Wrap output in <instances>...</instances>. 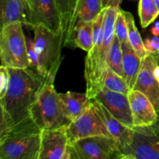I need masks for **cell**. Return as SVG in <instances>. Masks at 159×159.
<instances>
[{
    "label": "cell",
    "mask_w": 159,
    "mask_h": 159,
    "mask_svg": "<svg viewBox=\"0 0 159 159\" xmlns=\"http://www.w3.org/2000/svg\"><path fill=\"white\" fill-rule=\"evenodd\" d=\"M9 85L5 96L0 99V137L12 126L30 116V110L43 88L53 80L33 67L8 68Z\"/></svg>",
    "instance_id": "obj_1"
},
{
    "label": "cell",
    "mask_w": 159,
    "mask_h": 159,
    "mask_svg": "<svg viewBox=\"0 0 159 159\" xmlns=\"http://www.w3.org/2000/svg\"><path fill=\"white\" fill-rule=\"evenodd\" d=\"M120 7L106 8L103 33L93 43L85 61V79L86 92L90 99H94L103 87V80L108 68V58L115 36L114 26Z\"/></svg>",
    "instance_id": "obj_2"
},
{
    "label": "cell",
    "mask_w": 159,
    "mask_h": 159,
    "mask_svg": "<svg viewBox=\"0 0 159 159\" xmlns=\"http://www.w3.org/2000/svg\"><path fill=\"white\" fill-rule=\"evenodd\" d=\"M42 130L31 116L0 137V159H39Z\"/></svg>",
    "instance_id": "obj_3"
},
{
    "label": "cell",
    "mask_w": 159,
    "mask_h": 159,
    "mask_svg": "<svg viewBox=\"0 0 159 159\" xmlns=\"http://www.w3.org/2000/svg\"><path fill=\"white\" fill-rule=\"evenodd\" d=\"M54 80L47 83L30 110V116L41 130L66 128L72 121L65 111Z\"/></svg>",
    "instance_id": "obj_4"
},
{
    "label": "cell",
    "mask_w": 159,
    "mask_h": 159,
    "mask_svg": "<svg viewBox=\"0 0 159 159\" xmlns=\"http://www.w3.org/2000/svg\"><path fill=\"white\" fill-rule=\"evenodd\" d=\"M39 60V70L54 80L62 61L61 50L65 42L63 34H55L42 25L31 27Z\"/></svg>",
    "instance_id": "obj_5"
},
{
    "label": "cell",
    "mask_w": 159,
    "mask_h": 159,
    "mask_svg": "<svg viewBox=\"0 0 159 159\" xmlns=\"http://www.w3.org/2000/svg\"><path fill=\"white\" fill-rule=\"evenodd\" d=\"M21 23H13L1 28L0 57L7 68H26L30 66L26 38Z\"/></svg>",
    "instance_id": "obj_6"
},
{
    "label": "cell",
    "mask_w": 159,
    "mask_h": 159,
    "mask_svg": "<svg viewBox=\"0 0 159 159\" xmlns=\"http://www.w3.org/2000/svg\"><path fill=\"white\" fill-rule=\"evenodd\" d=\"M122 159H159V130L154 124L134 128L128 145L121 150Z\"/></svg>",
    "instance_id": "obj_7"
},
{
    "label": "cell",
    "mask_w": 159,
    "mask_h": 159,
    "mask_svg": "<svg viewBox=\"0 0 159 159\" xmlns=\"http://www.w3.org/2000/svg\"><path fill=\"white\" fill-rule=\"evenodd\" d=\"M75 149L79 159L120 158V148L111 136L96 135L70 143Z\"/></svg>",
    "instance_id": "obj_8"
},
{
    "label": "cell",
    "mask_w": 159,
    "mask_h": 159,
    "mask_svg": "<svg viewBox=\"0 0 159 159\" xmlns=\"http://www.w3.org/2000/svg\"><path fill=\"white\" fill-rule=\"evenodd\" d=\"M30 27L42 25L55 34H63L61 16L55 0H26Z\"/></svg>",
    "instance_id": "obj_9"
},
{
    "label": "cell",
    "mask_w": 159,
    "mask_h": 159,
    "mask_svg": "<svg viewBox=\"0 0 159 159\" xmlns=\"http://www.w3.org/2000/svg\"><path fill=\"white\" fill-rule=\"evenodd\" d=\"M65 129L70 143L96 135L111 136L92 105Z\"/></svg>",
    "instance_id": "obj_10"
},
{
    "label": "cell",
    "mask_w": 159,
    "mask_h": 159,
    "mask_svg": "<svg viewBox=\"0 0 159 159\" xmlns=\"http://www.w3.org/2000/svg\"><path fill=\"white\" fill-rule=\"evenodd\" d=\"M158 61L157 54L148 53L144 56L134 87V89L143 93L150 99L156 111L159 108V83L155 77L154 70Z\"/></svg>",
    "instance_id": "obj_11"
},
{
    "label": "cell",
    "mask_w": 159,
    "mask_h": 159,
    "mask_svg": "<svg viewBox=\"0 0 159 159\" xmlns=\"http://www.w3.org/2000/svg\"><path fill=\"white\" fill-rule=\"evenodd\" d=\"M94 99L101 102L123 124L130 128H134L128 95L102 88Z\"/></svg>",
    "instance_id": "obj_12"
},
{
    "label": "cell",
    "mask_w": 159,
    "mask_h": 159,
    "mask_svg": "<svg viewBox=\"0 0 159 159\" xmlns=\"http://www.w3.org/2000/svg\"><path fill=\"white\" fill-rule=\"evenodd\" d=\"M69 143L65 128L42 130L39 159H64Z\"/></svg>",
    "instance_id": "obj_13"
},
{
    "label": "cell",
    "mask_w": 159,
    "mask_h": 159,
    "mask_svg": "<svg viewBox=\"0 0 159 159\" xmlns=\"http://www.w3.org/2000/svg\"><path fill=\"white\" fill-rule=\"evenodd\" d=\"M92 106L110 134L119 144L120 150L128 145L134 135V129L127 127L115 118L101 102L92 99Z\"/></svg>",
    "instance_id": "obj_14"
},
{
    "label": "cell",
    "mask_w": 159,
    "mask_h": 159,
    "mask_svg": "<svg viewBox=\"0 0 159 159\" xmlns=\"http://www.w3.org/2000/svg\"><path fill=\"white\" fill-rule=\"evenodd\" d=\"M128 98L135 127L150 126L156 122V110L144 93L132 89L129 93Z\"/></svg>",
    "instance_id": "obj_15"
},
{
    "label": "cell",
    "mask_w": 159,
    "mask_h": 159,
    "mask_svg": "<svg viewBox=\"0 0 159 159\" xmlns=\"http://www.w3.org/2000/svg\"><path fill=\"white\" fill-rule=\"evenodd\" d=\"M29 9L26 0H0L1 28L13 23L28 25Z\"/></svg>",
    "instance_id": "obj_16"
},
{
    "label": "cell",
    "mask_w": 159,
    "mask_h": 159,
    "mask_svg": "<svg viewBox=\"0 0 159 159\" xmlns=\"http://www.w3.org/2000/svg\"><path fill=\"white\" fill-rule=\"evenodd\" d=\"M123 51V68L124 78L130 87L134 89L137 77L141 66L142 59L138 56L129 41L121 43Z\"/></svg>",
    "instance_id": "obj_17"
},
{
    "label": "cell",
    "mask_w": 159,
    "mask_h": 159,
    "mask_svg": "<svg viewBox=\"0 0 159 159\" xmlns=\"http://www.w3.org/2000/svg\"><path fill=\"white\" fill-rule=\"evenodd\" d=\"M102 0H79L75 11L71 30L64 44L68 43L70 35L76 25L82 22H94L102 10Z\"/></svg>",
    "instance_id": "obj_18"
},
{
    "label": "cell",
    "mask_w": 159,
    "mask_h": 159,
    "mask_svg": "<svg viewBox=\"0 0 159 159\" xmlns=\"http://www.w3.org/2000/svg\"><path fill=\"white\" fill-rule=\"evenodd\" d=\"M59 96L71 121L79 117L92 105V99L88 97L86 93L68 91L65 93H59Z\"/></svg>",
    "instance_id": "obj_19"
},
{
    "label": "cell",
    "mask_w": 159,
    "mask_h": 159,
    "mask_svg": "<svg viewBox=\"0 0 159 159\" xmlns=\"http://www.w3.org/2000/svg\"><path fill=\"white\" fill-rule=\"evenodd\" d=\"M93 23L82 22L75 26L65 46L79 48L87 53L93 47Z\"/></svg>",
    "instance_id": "obj_20"
},
{
    "label": "cell",
    "mask_w": 159,
    "mask_h": 159,
    "mask_svg": "<svg viewBox=\"0 0 159 159\" xmlns=\"http://www.w3.org/2000/svg\"><path fill=\"white\" fill-rule=\"evenodd\" d=\"M123 12H124L126 22H127L128 41L130 42V43L133 47L137 54H138V56L141 59H143L144 56L148 54V52L145 49V47H144V41H143L142 38L140 35L139 31H138V28L135 25V21L133 15L130 12L124 10H123Z\"/></svg>",
    "instance_id": "obj_21"
},
{
    "label": "cell",
    "mask_w": 159,
    "mask_h": 159,
    "mask_svg": "<svg viewBox=\"0 0 159 159\" xmlns=\"http://www.w3.org/2000/svg\"><path fill=\"white\" fill-rule=\"evenodd\" d=\"M78 1L79 0H55L61 16L65 40H66L70 33Z\"/></svg>",
    "instance_id": "obj_22"
},
{
    "label": "cell",
    "mask_w": 159,
    "mask_h": 159,
    "mask_svg": "<svg viewBox=\"0 0 159 159\" xmlns=\"http://www.w3.org/2000/svg\"><path fill=\"white\" fill-rule=\"evenodd\" d=\"M110 91L128 95L130 91L129 85L124 77L115 72L111 68H108L103 80V87Z\"/></svg>",
    "instance_id": "obj_23"
},
{
    "label": "cell",
    "mask_w": 159,
    "mask_h": 159,
    "mask_svg": "<svg viewBox=\"0 0 159 159\" xmlns=\"http://www.w3.org/2000/svg\"><path fill=\"white\" fill-rule=\"evenodd\" d=\"M138 13L141 26L145 28L155 21L159 15V10L154 0H139Z\"/></svg>",
    "instance_id": "obj_24"
},
{
    "label": "cell",
    "mask_w": 159,
    "mask_h": 159,
    "mask_svg": "<svg viewBox=\"0 0 159 159\" xmlns=\"http://www.w3.org/2000/svg\"><path fill=\"white\" fill-rule=\"evenodd\" d=\"M108 68H111L115 72L124 77L123 51L122 48H121V42L116 35L114 36L113 44H112L110 54H109Z\"/></svg>",
    "instance_id": "obj_25"
},
{
    "label": "cell",
    "mask_w": 159,
    "mask_h": 159,
    "mask_svg": "<svg viewBox=\"0 0 159 159\" xmlns=\"http://www.w3.org/2000/svg\"><path fill=\"white\" fill-rule=\"evenodd\" d=\"M115 35L117 37L121 43L128 41V33H127V26L125 16L122 9L120 8L115 20L114 26Z\"/></svg>",
    "instance_id": "obj_26"
},
{
    "label": "cell",
    "mask_w": 159,
    "mask_h": 159,
    "mask_svg": "<svg viewBox=\"0 0 159 159\" xmlns=\"http://www.w3.org/2000/svg\"><path fill=\"white\" fill-rule=\"evenodd\" d=\"M26 46H27L28 57H29L30 65V67L39 70V60L37 51L34 45V40H32L30 37H26ZM40 71V70H39Z\"/></svg>",
    "instance_id": "obj_27"
},
{
    "label": "cell",
    "mask_w": 159,
    "mask_h": 159,
    "mask_svg": "<svg viewBox=\"0 0 159 159\" xmlns=\"http://www.w3.org/2000/svg\"><path fill=\"white\" fill-rule=\"evenodd\" d=\"M9 85V73L5 65L0 66V99L3 98L7 93Z\"/></svg>",
    "instance_id": "obj_28"
},
{
    "label": "cell",
    "mask_w": 159,
    "mask_h": 159,
    "mask_svg": "<svg viewBox=\"0 0 159 159\" xmlns=\"http://www.w3.org/2000/svg\"><path fill=\"white\" fill-rule=\"evenodd\" d=\"M144 47L147 51L148 53H151V54H157L159 49V37H155L153 38H146L144 40Z\"/></svg>",
    "instance_id": "obj_29"
},
{
    "label": "cell",
    "mask_w": 159,
    "mask_h": 159,
    "mask_svg": "<svg viewBox=\"0 0 159 159\" xmlns=\"http://www.w3.org/2000/svg\"><path fill=\"white\" fill-rule=\"evenodd\" d=\"M121 2H122V0H102V7L103 9L109 6L120 7Z\"/></svg>",
    "instance_id": "obj_30"
},
{
    "label": "cell",
    "mask_w": 159,
    "mask_h": 159,
    "mask_svg": "<svg viewBox=\"0 0 159 159\" xmlns=\"http://www.w3.org/2000/svg\"><path fill=\"white\" fill-rule=\"evenodd\" d=\"M151 32L153 34L154 36H156V37H158L159 36V21H157L155 23V25H154L153 27L151 30Z\"/></svg>",
    "instance_id": "obj_31"
},
{
    "label": "cell",
    "mask_w": 159,
    "mask_h": 159,
    "mask_svg": "<svg viewBox=\"0 0 159 159\" xmlns=\"http://www.w3.org/2000/svg\"><path fill=\"white\" fill-rule=\"evenodd\" d=\"M154 75H155V77L156 79L157 82L159 83V64L155 67V70H154Z\"/></svg>",
    "instance_id": "obj_32"
},
{
    "label": "cell",
    "mask_w": 159,
    "mask_h": 159,
    "mask_svg": "<svg viewBox=\"0 0 159 159\" xmlns=\"http://www.w3.org/2000/svg\"><path fill=\"white\" fill-rule=\"evenodd\" d=\"M156 112H157V120H156V122L154 124V125H155V127H156L159 130V108Z\"/></svg>",
    "instance_id": "obj_33"
},
{
    "label": "cell",
    "mask_w": 159,
    "mask_h": 159,
    "mask_svg": "<svg viewBox=\"0 0 159 159\" xmlns=\"http://www.w3.org/2000/svg\"><path fill=\"white\" fill-rule=\"evenodd\" d=\"M154 2H155V6H156V7L158 8V9L159 10V0H154Z\"/></svg>",
    "instance_id": "obj_34"
},
{
    "label": "cell",
    "mask_w": 159,
    "mask_h": 159,
    "mask_svg": "<svg viewBox=\"0 0 159 159\" xmlns=\"http://www.w3.org/2000/svg\"><path fill=\"white\" fill-rule=\"evenodd\" d=\"M157 55H158V58H159V49H158V52H157Z\"/></svg>",
    "instance_id": "obj_35"
}]
</instances>
